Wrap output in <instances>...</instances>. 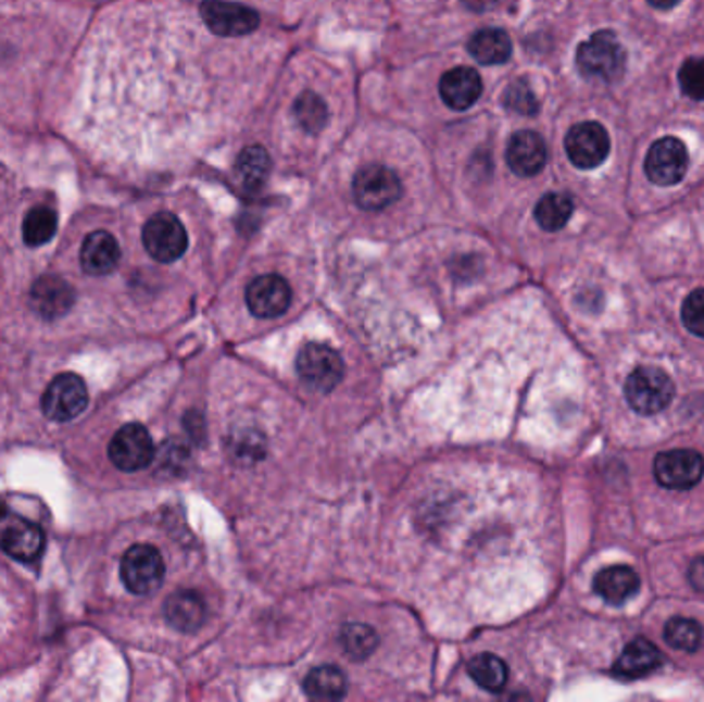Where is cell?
I'll list each match as a JSON object with an SVG mask.
<instances>
[{"instance_id":"5b68a950","label":"cell","mask_w":704,"mask_h":702,"mask_svg":"<svg viewBox=\"0 0 704 702\" xmlns=\"http://www.w3.org/2000/svg\"><path fill=\"white\" fill-rule=\"evenodd\" d=\"M626 400L639 414H657L669 406L674 398V384L662 369L641 367L626 379Z\"/></svg>"},{"instance_id":"1f68e13d","label":"cell","mask_w":704,"mask_h":702,"mask_svg":"<svg viewBox=\"0 0 704 702\" xmlns=\"http://www.w3.org/2000/svg\"><path fill=\"white\" fill-rule=\"evenodd\" d=\"M505 105H507L508 110H513L517 114H524V116L538 114L536 96L524 80H517V83L508 85L507 91H505Z\"/></svg>"},{"instance_id":"ffe728a7","label":"cell","mask_w":704,"mask_h":702,"mask_svg":"<svg viewBox=\"0 0 704 702\" xmlns=\"http://www.w3.org/2000/svg\"><path fill=\"white\" fill-rule=\"evenodd\" d=\"M659 664H662L659 649L646 639H637V641L626 644L623 655L614 664V674L620 678H630V680L643 678L653 669H657Z\"/></svg>"},{"instance_id":"5bb4252c","label":"cell","mask_w":704,"mask_h":702,"mask_svg":"<svg viewBox=\"0 0 704 702\" xmlns=\"http://www.w3.org/2000/svg\"><path fill=\"white\" fill-rule=\"evenodd\" d=\"M291 287L278 274H262L254 278L246 291V301L250 312L262 319H273L289 310L291 305Z\"/></svg>"},{"instance_id":"7a4b0ae2","label":"cell","mask_w":704,"mask_h":702,"mask_svg":"<svg viewBox=\"0 0 704 702\" xmlns=\"http://www.w3.org/2000/svg\"><path fill=\"white\" fill-rule=\"evenodd\" d=\"M352 196L363 211H384L400 200L402 181L390 167L373 163L356 172L352 179Z\"/></svg>"},{"instance_id":"2e32d148","label":"cell","mask_w":704,"mask_h":702,"mask_svg":"<svg viewBox=\"0 0 704 702\" xmlns=\"http://www.w3.org/2000/svg\"><path fill=\"white\" fill-rule=\"evenodd\" d=\"M548 151L544 138L533 130H521L508 140L507 163L519 177L538 176L546 167Z\"/></svg>"},{"instance_id":"7c38bea8","label":"cell","mask_w":704,"mask_h":702,"mask_svg":"<svg viewBox=\"0 0 704 702\" xmlns=\"http://www.w3.org/2000/svg\"><path fill=\"white\" fill-rule=\"evenodd\" d=\"M653 472L662 487L686 490L701 482L704 474L703 455L692 449L664 451L657 455Z\"/></svg>"},{"instance_id":"d4e9b609","label":"cell","mask_w":704,"mask_h":702,"mask_svg":"<svg viewBox=\"0 0 704 702\" xmlns=\"http://www.w3.org/2000/svg\"><path fill=\"white\" fill-rule=\"evenodd\" d=\"M468 674L469 678L487 692H501L508 680L507 664L492 653H480L472 657Z\"/></svg>"},{"instance_id":"4fadbf2b","label":"cell","mask_w":704,"mask_h":702,"mask_svg":"<svg viewBox=\"0 0 704 702\" xmlns=\"http://www.w3.org/2000/svg\"><path fill=\"white\" fill-rule=\"evenodd\" d=\"M688 170L684 142L674 137L657 140L645 159L646 177L657 186H674L682 181Z\"/></svg>"},{"instance_id":"d6a6232c","label":"cell","mask_w":704,"mask_h":702,"mask_svg":"<svg viewBox=\"0 0 704 702\" xmlns=\"http://www.w3.org/2000/svg\"><path fill=\"white\" fill-rule=\"evenodd\" d=\"M682 319L690 333L704 338V289H696L686 297Z\"/></svg>"},{"instance_id":"44dd1931","label":"cell","mask_w":704,"mask_h":702,"mask_svg":"<svg viewBox=\"0 0 704 702\" xmlns=\"http://www.w3.org/2000/svg\"><path fill=\"white\" fill-rule=\"evenodd\" d=\"M639 575L630 566H607L595 575L593 587L606 600L607 604H625L639 591Z\"/></svg>"},{"instance_id":"52a82bcc","label":"cell","mask_w":704,"mask_h":702,"mask_svg":"<svg viewBox=\"0 0 704 702\" xmlns=\"http://www.w3.org/2000/svg\"><path fill=\"white\" fill-rule=\"evenodd\" d=\"M144 250L156 262H176L188 250V234L181 221L172 213H159L147 221L142 227Z\"/></svg>"},{"instance_id":"d6986e66","label":"cell","mask_w":704,"mask_h":702,"mask_svg":"<svg viewBox=\"0 0 704 702\" xmlns=\"http://www.w3.org/2000/svg\"><path fill=\"white\" fill-rule=\"evenodd\" d=\"M165 618L179 632H194L204 625L206 604L192 589H179L165 602Z\"/></svg>"},{"instance_id":"ba28073f","label":"cell","mask_w":704,"mask_h":702,"mask_svg":"<svg viewBox=\"0 0 704 702\" xmlns=\"http://www.w3.org/2000/svg\"><path fill=\"white\" fill-rule=\"evenodd\" d=\"M46 548L43 529L20 515L0 517V550L20 563H36Z\"/></svg>"},{"instance_id":"8d00e7d4","label":"cell","mask_w":704,"mask_h":702,"mask_svg":"<svg viewBox=\"0 0 704 702\" xmlns=\"http://www.w3.org/2000/svg\"><path fill=\"white\" fill-rule=\"evenodd\" d=\"M9 513V509H7V503L0 499V517H4Z\"/></svg>"},{"instance_id":"ac0fdd59","label":"cell","mask_w":704,"mask_h":702,"mask_svg":"<svg viewBox=\"0 0 704 702\" xmlns=\"http://www.w3.org/2000/svg\"><path fill=\"white\" fill-rule=\"evenodd\" d=\"M120 243L116 237L108 231H93L87 235L80 248V266L91 276L110 274L120 262Z\"/></svg>"},{"instance_id":"e575fe53","label":"cell","mask_w":704,"mask_h":702,"mask_svg":"<svg viewBox=\"0 0 704 702\" xmlns=\"http://www.w3.org/2000/svg\"><path fill=\"white\" fill-rule=\"evenodd\" d=\"M464 4L472 11L482 13V11H490L496 4V0H464Z\"/></svg>"},{"instance_id":"277c9868","label":"cell","mask_w":704,"mask_h":702,"mask_svg":"<svg viewBox=\"0 0 704 702\" xmlns=\"http://www.w3.org/2000/svg\"><path fill=\"white\" fill-rule=\"evenodd\" d=\"M297 373L310 390L328 393L342 381L344 361L330 347L310 342L297 356Z\"/></svg>"},{"instance_id":"836d02e7","label":"cell","mask_w":704,"mask_h":702,"mask_svg":"<svg viewBox=\"0 0 704 702\" xmlns=\"http://www.w3.org/2000/svg\"><path fill=\"white\" fill-rule=\"evenodd\" d=\"M688 581L696 591L704 593V556H699L692 561V565L688 568Z\"/></svg>"},{"instance_id":"f546056e","label":"cell","mask_w":704,"mask_h":702,"mask_svg":"<svg viewBox=\"0 0 704 702\" xmlns=\"http://www.w3.org/2000/svg\"><path fill=\"white\" fill-rule=\"evenodd\" d=\"M379 644V637L367 625H347L342 628V647L351 660H365Z\"/></svg>"},{"instance_id":"484cf974","label":"cell","mask_w":704,"mask_h":702,"mask_svg":"<svg viewBox=\"0 0 704 702\" xmlns=\"http://www.w3.org/2000/svg\"><path fill=\"white\" fill-rule=\"evenodd\" d=\"M573 200L567 195L550 192L536 204V221L544 231H561L573 215Z\"/></svg>"},{"instance_id":"3957f363","label":"cell","mask_w":704,"mask_h":702,"mask_svg":"<svg viewBox=\"0 0 704 702\" xmlns=\"http://www.w3.org/2000/svg\"><path fill=\"white\" fill-rule=\"evenodd\" d=\"M120 577L126 589L135 596L153 593L165 579V563L161 552L151 544L128 548L120 563Z\"/></svg>"},{"instance_id":"4dcf8cb0","label":"cell","mask_w":704,"mask_h":702,"mask_svg":"<svg viewBox=\"0 0 704 702\" xmlns=\"http://www.w3.org/2000/svg\"><path fill=\"white\" fill-rule=\"evenodd\" d=\"M680 85L688 98L704 99V59H688L680 68Z\"/></svg>"},{"instance_id":"8992f818","label":"cell","mask_w":704,"mask_h":702,"mask_svg":"<svg viewBox=\"0 0 704 702\" xmlns=\"http://www.w3.org/2000/svg\"><path fill=\"white\" fill-rule=\"evenodd\" d=\"M89 391L77 373H60L41 396V412L54 423H68L85 412Z\"/></svg>"},{"instance_id":"6da1fadb","label":"cell","mask_w":704,"mask_h":702,"mask_svg":"<svg viewBox=\"0 0 704 702\" xmlns=\"http://www.w3.org/2000/svg\"><path fill=\"white\" fill-rule=\"evenodd\" d=\"M625 48L612 32H598L577 50V66L587 78L616 80L625 71Z\"/></svg>"},{"instance_id":"9a60e30c","label":"cell","mask_w":704,"mask_h":702,"mask_svg":"<svg viewBox=\"0 0 704 702\" xmlns=\"http://www.w3.org/2000/svg\"><path fill=\"white\" fill-rule=\"evenodd\" d=\"M75 301H77V293H75L73 285L56 274L39 276L32 287V293H29L32 310L38 313L41 319H48V322L59 319L62 315L71 312Z\"/></svg>"},{"instance_id":"8fae6325","label":"cell","mask_w":704,"mask_h":702,"mask_svg":"<svg viewBox=\"0 0 704 702\" xmlns=\"http://www.w3.org/2000/svg\"><path fill=\"white\" fill-rule=\"evenodd\" d=\"M568 159L579 170H595L609 155V137L598 122H581L568 130L565 138Z\"/></svg>"},{"instance_id":"d590c367","label":"cell","mask_w":704,"mask_h":702,"mask_svg":"<svg viewBox=\"0 0 704 702\" xmlns=\"http://www.w3.org/2000/svg\"><path fill=\"white\" fill-rule=\"evenodd\" d=\"M655 9H671V7H676L680 0H649Z\"/></svg>"},{"instance_id":"f1b7e54d","label":"cell","mask_w":704,"mask_h":702,"mask_svg":"<svg viewBox=\"0 0 704 702\" xmlns=\"http://www.w3.org/2000/svg\"><path fill=\"white\" fill-rule=\"evenodd\" d=\"M665 641L678 651L692 653L703 643V628L690 618H671L665 625Z\"/></svg>"},{"instance_id":"4316f807","label":"cell","mask_w":704,"mask_h":702,"mask_svg":"<svg viewBox=\"0 0 704 702\" xmlns=\"http://www.w3.org/2000/svg\"><path fill=\"white\" fill-rule=\"evenodd\" d=\"M59 229V216L48 206L32 209L23 221V241L29 248H39L48 243Z\"/></svg>"},{"instance_id":"9c48e42d","label":"cell","mask_w":704,"mask_h":702,"mask_svg":"<svg viewBox=\"0 0 704 702\" xmlns=\"http://www.w3.org/2000/svg\"><path fill=\"white\" fill-rule=\"evenodd\" d=\"M110 460L122 472H138L151 466L155 446L149 430L138 423L124 425L110 441Z\"/></svg>"},{"instance_id":"7402d4cb","label":"cell","mask_w":704,"mask_h":702,"mask_svg":"<svg viewBox=\"0 0 704 702\" xmlns=\"http://www.w3.org/2000/svg\"><path fill=\"white\" fill-rule=\"evenodd\" d=\"M468 52L472 59L485 66H496L505 64L511 54H513V43L507 36V32L489 27L476 32L468 41Z\"/></svg>"},{"instance_id":"83f0119b","label":"cell","mask_w":704,"mask_h":702,"mask_svg":"<svg viewBox=\"0 0 704 702\" xmlns=\"http://www.w3.org/2000/svg\"><path fill=\"white\" fill-rule=\"evenodd\" d=\"M294 116L303 130L315 135L328 124V108L322 98H317L312 91H305L294 103Z\"/></svg>"},{"instance_id":"cb8c5ba5","label":"cell","mask_w":704,"mask_h":702,"mask_svg":"<svg viewBox=\"0 0 704 702\" xmlns=\"http://www.w3.org/2000/svg\"><path fill=\"white\" fill-rule=\"evenodd\" d=\"M235 174L246 190H250V192L260 190L271 174V156L266 153V149L264 147H246L237 156Z\"/></svg>"},{"instance_id":"e0dca14e","label":"cell","mask_w":704,"mask_h":702,"mask_svg":"<svg viewBox=\"0 0 704 702\" xmlns=\"http://www.w3.org/2000/svg\"><path fill=\"white\" fill-rule=\"evenodd\" d=\"M439 96L451 110H468L482 96V78L469 66L451 68L441 77Z\"/></svg>"},{"instance_id":"603a6c76","label":"cell","mask_w":704,"mask_h":702,"mask_svg":"<svg viewBox=\"0 0 704 702\" xmlns=\"http://www.w3.org/2000/svg\"><path fill=\"white\" fill-rule=\"evenodd\" d=\"M303 690L313 701H338L347 694L349 684L347 676L338 667L322 665L305 676Z\"/></svg>"},{"instance_id":"30bf717a","label":"cell","mask_w":704,"mask_h":702,"mask_svg":"<svg viewBox=\"0 0 704 702\" xmlns=\"http://www.w3.org/2000/svg\"><path fill=\"white\" fill-rule=\"evenodd\" d=\"M200 15L206 27L223 38L250 36L260 25V15L254 9L227 0H204L200 4Z\"/></svg>"}]
</instances>
